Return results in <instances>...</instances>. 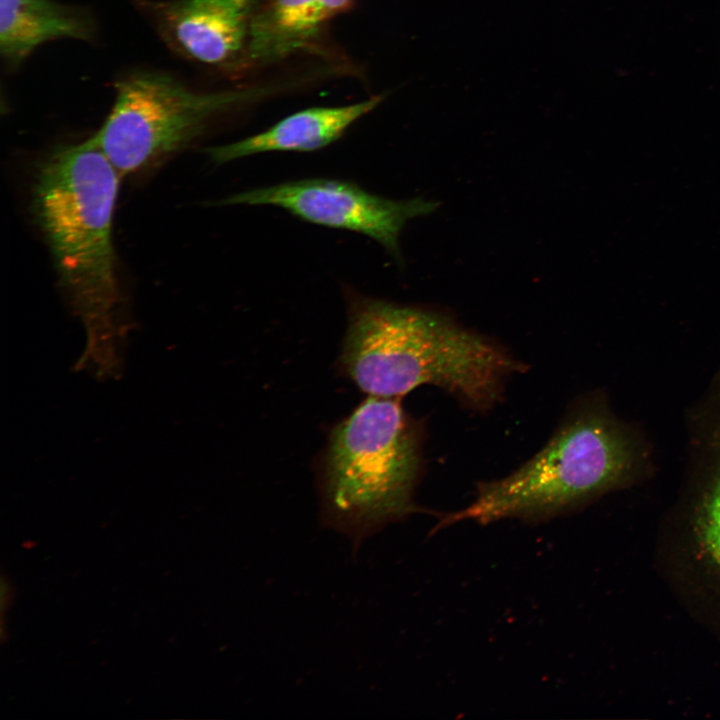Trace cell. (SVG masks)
I'll return each mask as SVG.
<instances>
[{
  "mask_svg": "<svg viewBox=\"0 0 720 720\" xmlns=\"http://www.w3.org/2000/svg\"><path fill=\"white\" fill-rule=\"evenodd\" d=\"M347 328L338 368L370 396L400 398L434 385L487 410L526 369L500 344L440 313L344 289Z\"/></svg>",
  "mask_w": 720,
  "mask_h": 720,
  "instance_id": "1",
  "label": "cell"
},
{
  "mask_svg": "<svg viewBox=\"0 0 720 720\" xmlns=\"http://www.w3.org/2000/svg\"><path fill=\"white\" fill-rule=\"evenodd\" d=\"M422 432L400 398L368 395L330 431L317 466L323 525L355 550L389 523L418 512Z\"/></svg>",
  "mask_w": 720,
  "mask_h": 720,
  "instance_id": "2",
  "label": "cell"
},
{
  "mask_svg": "<svg viewBox=\"0 0 720 720\" xmlns=\"http://www.w3.org/2000/svg\"><path fill=\"white\" fill-rule=\"evenodd\" d=\"M120 173L89 138L41 162L33 211L59 281L90 328L112 323L120 294L113 218Z\"/></svg>",
  "mask_w": 720,
  "mask_h": 720,
  "instance_id": "3",
  "label": "cell"
},
{
  "mask_svg": "<svg viewBox=\"0 0 720 720\" xmlns=\"http://www.w3.org/2000/svg\"><path fill=\"white\" fill-rule=\"evenodd\" d=\"M635 461L632 441L600 401L582 402L536 455L503 478L478 483L474 500L435 529L462 520L539 522L566 514L624 482Z\"/></svg>",
  "mask_w": 720,
  "mask_h": 720,
  "instance_id": "4",
  "label": "cell"
},
{
  "mask_svg": "<svg viewBox=\"0 0 720 720\" xmlns=\"http://www.w3.org/2000/svg\"><path fill=\"white\" fill-rule=\"evenodd\" d=\"M265 90L199 93L166 74H133L117 83L114 105L90 139L123 177L183 149L210 120Z\"/></svg>",
  "mask_w": 720,
  "mask_h": 720,
  "instance_id": "5",
  "label": "cell"
},
{
  "mask_svg": "<svg viewBox=\"0 0 720 720\" xmlns=\"http://www.w3.org/2000/svg\"><path fill=\"white\" fill-rule=\"evenodd\" d=\"M218 205H270L315 224L365 235L402 262L399 237L405 224L430 214L437 203L418 197L394 200L373 194L356 183L306 178L239 192Z\"/></svg>",
  "mask_w": 720,
  "mask_h": 720,
  "instance_id": "6",
  "label": "cell"
},
{
  "mask_svg": "<svg viewBox=\"0 0 720 720\" xmlns=\"http://www.w3.org/2000/svg\"><path fill=\"white\" fill-rule=\"evenodd\" d=\"M253 0H176L161 4L158 23L178 52L207 65L230 62L248 40Z\"/></svg>",
  "mask_w": 720,
  "mask_h": 720,
  "instance_id": "7",
  "label": "cell"
},
{
  "mask_svg": "<svg viewBox=\"0 0 720 720\" xmlns=\"http://www.w3.org/2000/svg\"><path fill=\"white\" fill-rule=\"evenodd\" d=\"M382 97L342 106L313 107L281 119L268 129L229 144L209 147L216 164L267 152H310L338 140L346 130L379 105Z\"/></svg>",
  "mask_w": 720,
  "mask_h": 720,
  "instance_id": "8",
  "label": "cell"
},
{
  "mask_svg": "<svg viewBox=\"0 0 720 720\" xmlns=\"http://www.w3.org/2000/svg\"><path fill=\"white\" fill-rule=\"evenodd\" d=\"M354 0H270L254 11L247 54L256 62L279 60L310 43Z\"/></svg>",
  "mask_w": 720,
  "mask_h": 720,
  "instance_id": "9",
  "label": "cell"
},
{
  "mask_svg": "<svg viewBox=\"0 0 720 720\" xmlns=\"http://www.w3.org/2000/svg\"><path fill=\"white\" fill-rule=\"evenodd\" d=\"M87 22L52 0H0V49L19 64L35 48L57 38H87Z\"/></svg>",
  "mask_w": 720,
  "mask_h": 720,
  "instance_id": "10",
  "label": "cell"
},
{
  "mask_svg": "<svg viewBox=\"0 0 720 720\" xmlns=\"http://www.w3.org/2000/svg\"><path fill=\"white\" fill-rule=\"evenodd\" d=\"M713 472L703 506L702 536L707 552L720 566V437L717 438Z\"/></svg>",
  "mask_w": 720,
  "mask_h": 720,
  "instance_id": "11",
  "label": "cell"
}]
</instances>
